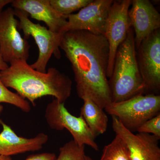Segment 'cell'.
I'll list each match as a JSON object with an SVG mask.
<instances>
[{"instance_id": "1", "label": "cell", "mask_w": 160, "mask_h": 160, "mask_svg": "<svg viewBox=\"0 0 160 160\" xmlns=\"http://www.w3.org/2000/svg\"><path fill=\"white\" fill-rule=\"evenodd\" d=\"M59 48L71 63L78 96L104 109L112 102L107 72L109 47L105 36L86 30L66 32Z\"/></svg>"}, {"instance_id": "2", "label": "cell", "mask_w": 160, "mask_h": 160, "mask_svg": "<svg viewBox=\"0 0 160 160\" xmlns=\"http://www.w3.org/2000/svg\"><path fill=\"white\" fill-rule=\"evenodd\" d=\"M9 64L7 69L0 71L1 81L33 106L36 100L46 96L65 103L71 95L72 81L56 68H49L44 73L32 69L25 60H15Z\"/></svg>"}, {"instance_id": "3", "label": "cell", "mask_w": 160, "mask_h": 160, "mask_svg": "<svg viewBox=\"0 0 160 160\" xmlns=\"http://www.w3.org/2000/svg\"><path fill=\"white\" fill-rule=\"evenodd\" d=\"M109 82L112 102H122L144 93L145 86L138 66L132 27L118 48Z\"/></svg>"}, {"instance_id": "4", "label": "cell", "mask_w": 160, "mask_h": 160, "mask_svg": "<svg viewBox=\"0 0 160 160\" xmlns=\"http://www.w3.org/2000/svg\"><path fill=\"white\" fill-rule=\"evenodd\" d=\"M104 109L133 132L147 120L160 113V95H137L122 102H111Z\"/></svg>"}, {"instance_id": "5", "label": "cell", "mask_w": 160, "mask_h": 160, "mask_svg": "<svg viewBox=\"0 0 160 160\" xmlns=\"http://www.w3.org/2000/svg\"><path fill=\"white\" fill-rule=\"evenodd\" d=\"M14 14L19 19L18 28L22 29L24 38H33L39 49L37 60L30 65L32 69L42 72H46V66L52 55L58 59L61 58L60 43L63 34L52 32L40 24H36L29 18V15L25 12L14 9Z\"/></svg>"}, {"instance_id": "6", "label": "cell", "mask_w": 160, "mask_h": 160, "mask_svg": "<svg viewBox=\"0 0 160 160\" xmlns=\"http://www.w3.org/2000/svg\"><path fill=\"white\" fill-rule=\"evenodd\" d=\"M45 118L51 129L62 131L66 129L69 132L75 142L80 146H90L99 151V147L82 117L71 114L65 106V103L56 99L48 104L45 111Z\"/></svg>"}, {"instance_id": "7", "label": "cell", "mask_w": 160, "mask_h": 160, "mask_svg": "<svg viewBox=\"0 0 160 160\" xmlns=\"http://www.w3.org/2000/svg\"><path fill=\"white\" fill-rule=\"evenodd\" d=\"M136 55L145 86L144 94L160 95V29L142 41L136 49Z\"/></svg>"}, {"instance_id": "8", "label": "cell", "mask_w": 160, "mask_h": 160, "mask_svg": "<svg viewBox=\"0 0 160 160\" xmlns=\"http://www.w3.org/2000/svg\"><path fill=\"white\" fill-rule=\"evenodd\" d=\"M14 9L9 8L0 13V53L6 63L15 60L27 61L30 46L19 31V21Z\"/></svg>"}, {"instance_id": "9", "label": "cell", "mask_w": 160, "mask_h": 160, "mask_svg": "<svg viewBox=\"0 0 160 160\" xmlns=\"http://www.w3.org/2000/svg\"><path fill=\"white\" fill-rule=\"evenodd\" d=\"M131 0H115L109 9L105 36L109 43V56L107 76L111 77L119 46L126 39L131 28L129 11Z\"/></svg>"}, {"instance_id": "10", "label": "cell", "mask_w": 160, "mask_h": 160, "mask_svg": "<svg viewBox=\"0 0 160 160\" xmlns=\"http://www.w3.org/2000/svg\"><path fill=\"white\" fill-rule=\"evenodd\" d=\"M113 0H92L78 13L67 17L64 32L86 30L104 35L109 9Z\"/></svg>"}, {"instance_id": "11", "label": "cell", "mask_w": 160, "mask_h": 160, "mask_svg": "<svg viewBox=\"0 0 160 160\" xmlns=\"http://www.w3.org/2000/svg\"><path fill=\"white\" fill-rule=\"evenodd\" d=\"M112 119L113 131L126 143L130 160H160V138L144 132L134 134L116 117L112 116Z\"/></svg>"}, {"instance_id": "12", "label": "cell", "mask_w": 160, "mask_h": 160, "mask_svg": "<svg viewBox=\"0 0 160 160\" xmlns=\"http://www.w3.org/2000/svg\"><path fill=\"white\" fill-rule=\"evenodd\" d=\"M129 11L136 49L143 40L160 28V14L149 0H132Z\"/></svg>"}, {"instance_id": "13", "label": "cell", "mask_w": 160, "mask_h": 160, "mask_svg": "<svg viewBox=\"0 0 160 160\" xmlns=\"http://www.w3.org/2000/svg\"><path fill=\"white\" fill-rule=\"evenodd\" d=\"M11 4L13 9L25 12L32 18L44 22L52 32L65 33L67 17L57 12L50 5V0H14Z\"/></svg>"}, {"instance_id": "14", "label": "cell", "mask_w": 160, "mask_h": 160, "mask_svg": "<svg viewBox=\"0 0 160 160\" xmlns=\"http://www.w3.org/2000/svg\"><path fill=\"white\" fill-rule=\"evenodd\" d=\"M3 130L0 133V155L9 156L40 150L47 142V134L40 133L31 138L18 136L11 127L0 120Z\"/></svg>"}, {"instance_id": "15", "label": "cell", "mask_w": 160, "mask_h": 160, "mask_svg": "<svg viewBox=\"0 0 160 160\" xmlns=\"http://www.w3.org/2000/svg\"><path fill=\"white\" fill-rule=\"evenodd\" d=\"M83 106L80 116L86 122L92 133L96 138L106 132L108 127V118L104 109L88 97L82 99Z\"/></svg>"}, {"instance_id": "16", "label": "cell", "mask_w": 160, "mask_h": 160, "mask_svg": "<svg viewBox=\"0 0 160 160\" xmlns=\"http://www.w3.org/2000/svg\"><path fill=\"white\" fill-rule=\"evenodd\" d=\"M100 160H130L126 143L116 135L111 142L104 146Z\"/></svg>"}, {"instance_id": "17", "label": "cell", "mask_w": 160, "mask_h": 160, "mask_svg": "<svg viewBox=\"0 0 160 160\" xmlns=\"http://www.w3.org/2000/svg\"><path fill=\"white\" fill-rule=\"evenodd\" d=\"M92 0H50L52 7L59 14L67 17L88 5Z\"/></svg>"}, {"instance_id": "18", "label": "cell", "mask_w": 160, "mask_h": 160, "mask_svg": "<svg viewBox=\"0 0 160 160\" xmlns=\"http://www.w3.org/2000/svg\"><path fill=\"white\" fill-rule=\"evenodd\" d=\"M0 103H6L16 106L25 112L31 110V106L28 101L8 89L0 79Z\"/></svg>"}, {"instance_id": "19", "label": "cell", "mask_w": 160, "mask_h": 160, "mask_svg": "<svg viewBox=\"0 0 160 160\" xmlns=\"http://www.w3.org/2000/svg\"><path fill=\"white\" fill-rule=\"evenodd\" d=\"M85 146H79L71 140L60 148L56 160H85Z\"/></svg>"}, {"instance_id": "20", "label": "cell", "mask_w": 160, "mask_h": 160, "mask_svg": "<svg viewBox=\"0 0 160 160\" xmlns=\"http://www.w3.org/2000/svg\"><path fill=\"white\" fill-rule=\"evenodd\" d=\"M136 131L149 133L160 138V113L145 122Z\"/></svg>"}, {"instance_id": "21", "label": "cell", "mask_w": 160, "mask_h": 160, "mask_svg": "<svg viewBox=\"0 0 160 160\" xmlns=\"http://www.w3.org/2000/svg\"><path fill=\"white\" fill-rule=\"evenodd\" d=\"M56 155L52 152H44L29 155L25 160H56Z\"/></svg>"}, {"instance_id": "22", "label": "cell", "mask_w": 160, "mask_h": 160, "mask_svg": "<svg viewBox=\"0 0 160 160\" xmlns=\"http://www.w3.org/2000/svg\"><path fill=\"white\" fill-rule=\"evenodd\" d=\"M9 67L8 64L3 60L2 54L0 53V71L7 69Z\"/></svg>"}, {"instance_id": "23", "label": "cell", "mask_w": 160, "mask_h": 160, "mask_svg": "<svg viewBox=\"0 0 160 160\" xmlns=\"http://www.w3.org/2000/svg\"><path fill=\"white\" fill-rule=\"evenodd\" d=\"M12 0H0V13L3 11V8L6 5L11 4Z\"/></svg>"}, {"instance_id": "24", "label": "cell", "mask_w": 160, "mask_h": 160, "mask_svg": "<svg viewBox=\"0 0 160 160\" xmlns=\"http://www.w3.org/2000/svg\"><path fill=\"white\" fill-rule=\"evenodd\" d=\"M0 160H12V158L9 156H5L0 155Z\"/></svg>"}, {"instance_id": "25", "label": "cell", "mask_w": 160, "mask_h": 160, "mask_svg": "<svg viewBox=\"0 0 160 160\" xmlns=\"http://www.w3.org/2000/svg\"><path fill=\"white\" fill-rule=\"evenodd\" d=\"M85 160H93L91 158L88 156H85Z\"/></svg>"}, {"instance_id": "26", "label": "cell", "mask_w": 160, "mask_h": 160, "mask_svg": "<svg viewBox=\"0 0 160 160\" xmlns=\"http://www.w3.org/2000/svg\"><path fill=\"white\" fill-rule=\"evenodd\" d=\"M3 110V106L0 104V115H1V113H2V112Z\"/></svg>"}]
</instances>
